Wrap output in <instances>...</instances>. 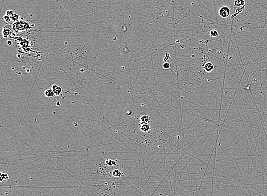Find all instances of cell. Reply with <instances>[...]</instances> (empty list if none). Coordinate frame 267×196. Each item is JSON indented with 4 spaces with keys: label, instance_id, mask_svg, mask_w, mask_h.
<instances>
[{
    "label": "cell",
    "instance_id": "obj_2",
    "mask_svg": "<svg viewBox=\"0 0 267 196\" xmlns=\"http://www.w3.org/2000/svg\"><path fill=\"white\" fill-rule=\"evenodd\" d=\"M52 90L53 92H54L55 95H59L62 92V88L59 86L57 85H54L52 86Z\"/></svg>",
    "mask_w": 267,
    "mask_h": 196
},
{
    "label": "cell",
    "instance_id": "obj_11",
    "mask_svg": "<svg viewBox=\"0 0 267 196\" xmlns=\"http://www.w3.org/2000/svg\"><path fill=\"white\" fill-rule=\"evenodd\" d=\"M210 35L212 36V37H216V36H218V31L216 30H212L210 31Z\"/></svg>",
    "mask_w": 267,
    "mask_h": 196
},
{
    "label": "cell",
    "instance_id": "obj_10",
    "mask_svg": "<svg viewBox=\"0 0 267 196\" xmlns=\"http://www.w3.org/2000/svg\"><path fill=\"white\" fill-rule=\"evenodd\" d=\"M19 18H20V15L18 14L14 13L12 15V17H11V19H12V21H18Z\"/></svg>",
    "mask_w": 267,
    "mask_h": 196
},
{
    "label": "cell",
    "instance_id": "obj_14",
    "mask_svg": "<svg viewBox=\"0 0 267 196\" xmlns=\"http://www.w3.org/2000/svg\"><path fill=\"white\" fill-rule=\"evenodd\" d=\"M14 11H13V10H8L6 11V15L9 16V17H12V15H13V14H14Z\"/></svg>",
    "mask_w": 267,
    "mask_h": 196
},
{
    "label": "cell",
    "instance_id": "obj_6",
    "mask_svg": "<svg viewBox=\"0 0 267 196\" xmlns=\"http://www.w3.org/2000/svg\"><path fill=\"white\" fill-rule=\"evenodd\" d=\"M141 130H142V131L144 132H149V130H150V126H149V125L148 124H144V125H142V126H141Z\"/></svg>",
    "mask_w": 267,
    "mask_h": 196
},
{
    "label": "cell",
    "instance_id": "obj_3",
    "mask_svg": "<svg viewBox=\"0 0 267 196\" xmlns=\"http://www.w3.org/2000/svg\"><path fill=\"white\" fill-rule=\"evenodd\" d=\"M204 68H205V69L207 72H211L213 70L214 68V65L212 63H211V62H208V63H207L205 65Z\"/></svg>",
    "mask_w": 267,
    "mask_h": 196
},
{
    "label": "cell",
    "instance_id": "obj_9",
    "mask_svg": "<svg viewBox=\"0 0 267 196\" xmlns=\"http://www.w3.org/2000/svg\"><path fill=\"white\" fill-rule=\"evenodd\" d=\"M10 31L9 29H8V28H4V30H3V32H2V34H3V35L4 37L6 38L8 35H9V34H10Z\"/></svg>",
    "mask_w": 267,
    "mask_h": 196
},
{
    "label": "cell",
    "instance_id": "obj_12",
    "mask_svg": "<svg viewBox=\"0 0 267 196\" xmlns=\"http://www.w3.org/2000/svg\"><path fill=\"white\" fill-rule=\"evenodd\" d=\"M4 19L5 20V21L6 22L8 23H9L11 22V21H12V19H11V17L6 15L4 16Z\"/></svg>",
    "mask_w": 267,
    "mask_h": 196
},
{
    "label": "cell",
    "instance_id": "obj_15",
    "mask_svg": "<svg viewBox=\"0 0 267 196\" xmlns=\"http://www.w3.org/2000/svg\"><path fill=\"white\" fill-rule=\"evenodd\" d=\"M163 66L165 69H169V68H170V65L169 63H167L166 62V63H165L164 64H163Z\"/></svg>",
    "mask_w": 267,
    "mask_h": 196
},
{
    "label": "cell",
    "instance_id": "obj_16",
    "mask_svg": "<svg viewBox=\"0 0 267 196\" xmlns=\"http://www.w3.org/2000/svg\"><path fill=\"white\" fill-rule=\"evenodd\" d=\"M8 44H9V45H12V41H8Z\"/></svg>",
    "mask_w": 267,
    "mask_h": 196
},
{
    "label": "cell",
    "instance_id": "obj_5",
    "mask_svg": "<svg viewBox=\"0 0 267 196\" xmlns=\"http://www.w3.org/2000/svg\"><path fill=\"white\" fill-rule=\"evenodd\" d=\"M141 121L142 123L148 124L150 121V117L148 116L144 115L141 117Z\"/></svg>",
    "mask_w": 267,
    "mask_h": 196
},
{
    "label": "cell",
    "instance_id": "obj_8",
    "mask_svg": "<svg viewBox=\"0 0 267 196\" xmlns=\"http://www.w3.org/2000/svg\"><path fill=\"white\" fill-rule=\"evenodd\" d=\"M245 4V1L244 0H235V6H239L241 5H243Z\"/></svg>",
    "mask_w": 267,
    "mask_h": 196
},
{
    "label": "cell",
    "instance_id": "obj_4",
    "mask_svg": "<svg viewBox=\"0 0 267 196\" xmlns=\"http://www.w3.org/2000/svg\"><path fill=\"white\" fill-rule=\"evenodd\" d=\"M44 95L47 98H52L55 95L54 92H53L52 89H49L47 90L44 92Z\"/></svg>",
    "mask_w": 267,
    "mask_h": 196
},
{
    "label": "cell",
    "instance_id": "obj_1",
    "mask_svg": "<svg viewBox=\"0 0 267 196\" xmlns=\"http://www.w3.org/2000/svg\"><path fill=\"white\" fill-rule=\"evenodd\" d=\"M231 14V10L228 6H223L219 9V14L223 18L228 17Z\"/></svg>",
    "mask_w": 267,
    "mask_h": 196
},
{
    "label": "cell",
    "instance_id": "obj_13",
    "mask_svg": "<svg viewBox=\"0 0 267 196\" xmlns=\"http://www.w3.org/2000/svg\"><path fill=\"white\" fill-rule=\"evenodd\" d=\"M113 175L114 176H120L121 173L118 170H114L113 172Z\"/></svg>",
    "mask_w": 267,
    "mask_h": 196
},
{
    "label": "cell",
    "instance_id": "obj_7",
    "mask_svg": "<svg viewBox=\"0 0 267 196\" xmlns=\"http://www.w3.org/2000/svg\"><path fill=\"white\" fill-rule=\"evenodd\" d=\"M10 177L7 173H1V181L4 180H8L9 179Z\"/></svg>",
    "mask_w": 267,
    "mask_h": 196
}]
</instances>
